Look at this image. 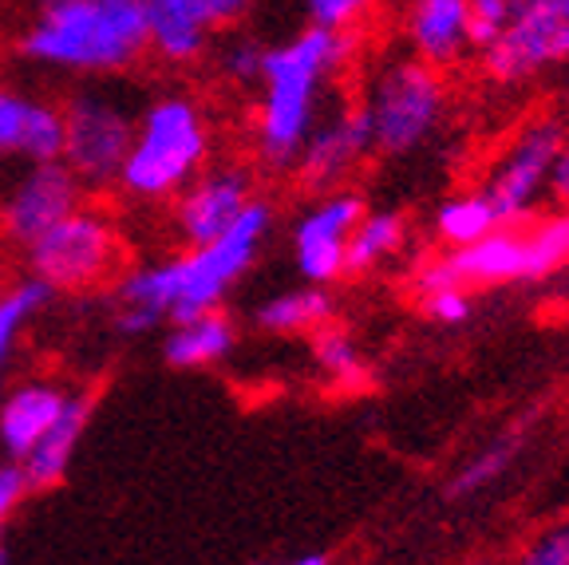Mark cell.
Returning <instances> with one entry per match:
<instances>
[{
    "label": "cell",
    "mask_w": 569,
    "mask_h": 565,
    "mask_svg": "<svg viewBox=\"0 0 569 565\" xmlns=\"http://www.w3.org/2000/svg\"><path fill=\"white\" fill-rule=\"evenodd\" d=\"M269 221H273V210L253 198L222 238L206 246H187V254L159 261V266L123 269L116 281V325L123 333H151L162 320L178 325V320L213 313L226 293L238 285V277L253 266L258 246L269 234Z\"/></svg>",
    "instance_id": "6da1fadb"
},
{
    "label": "cell",
    "mask_w": 569,
    "mask_h": 565,
    "mask_svg": "<svg viewBox=\"0 0 569 565\" xmlns=\"http://www.w3.org/2000/svg\"><path fill=\"white\" fill-rule=\"evenodd\" d=\"M352 56L348 32L312 24L297 40L261 52V111L258 147L269 167H293L305 135L317 127V91Z\"/></svg>",
    "instance_id": "7a4b0ae2"
},
{
    "label": "cell",
    "mask_w": 569,
    "mask_h": 565,
    "mask_svg": "<svg viewBox=\"0 0 569 565\" xmlns=\"http://www.w3.org/2000/svg\"><path fill=\"white\" fill-rule=\"evenodd\" d=\"M24 52L71 71H123L147 52L142 0H52L28 28Z\"/></svg>",
    "instance_id": "3957f363"
},
{
    "label": "cell",
    "mask_w": 569,
    "mask_h": 565,
    "mask_svg": "<svg viewBox=\"0 0 569 565\" xmlns=\"http://www.w3.org/2000/svg\"><path fill=\"white\" fill-rule=\"evenodd\" d=\"M210 159V127L190 99L170 96L142 116L127 162L119 170V190L134 202H167L187 182L202 175Z\"/></svg>",
    "instance_id": "277c9868"
},
{
    "label": "cell",
    "mask_w": 569,
    "mask_h": 565,
    "mask_svg": "<svg viewBox=\"0 0 569 565\" xmlns=\"http://www.w3.org/2000/svg\"><path fill=\"white\" fill-rule=\"evenodd\" d=\"M24 266L52 293H91L119 281L127 269V241L103 206L80 202L24 249Z\"/></svg>",
    "instance_id": "5b68a950"
},
{
    "label": "cell",
    "mask_w": 569,
    "mask_h": 565,
    "mask_svg": "<svg viewBox=\"0 0 569 565\" xmlns=\"http://www.w3.org/2000/svg\"><path fill=\"white\" fill-rule=\"evenodd\" d=\"M447 88L439 80V68L423 60H391L368 88V103L360 107L372 135V150L383 155H408L427 135L436 131L443 116Z\"/></svg>",
    "instance_id": "8992f818"
},
{
    "label": "cell",
    "mask_w": 569,
    "mask_h": 565,
    "mask_svg": "<svg viewBox=\"0 0 569 565\" xmlns=\"http://www.w3.org/2000/svg\"><path fill=\"white\" fill-rule=\"evenodd\" d=\"M63 111V155L68 170L83 190H107L119 182L127 150L134 142V123L127 111L99 96H76Z\"/></svg>",
    "instance_id": "52a82bcc"
},
{
    "label": "cell",
    "mask_w": 569,
    "mask_h": 565,
    "mask_svg": "<svg viewBox=\"0 0 569 565\" xmlns=\"http://www.w3.org/2000/svg\"><path fill=\"white\" fill-rule=\"evenodd\" d=\"M561 139H566V123L558 116L533 119V123H526L518 131V139L510 142L507 155L490 170L487 186L479 190L490 210H495L498 226L518 221L542 198V190H550V170L558 162Z\"/></svg>",
    "instance_id": "ba28073f"
},
{
    "label": "cell",
    "mask_w": 569,
    "mask_h": 565,
    "mask_svg": "<svg viewBox=\"0 0 569 565\" xmlns=\"http://www.w3.org/2000/svg\"><path fill=\"white\" fill-rule=\"evenodd\" d=\"M490 80L518 83L569 60V0H530L515 12L495 44L482 48Z\"/></svg>",
    "instance_id": "9c48e42d"
},
{
    "label": "cell",
    "mask_w": 569,
    "mask_h": 565,
    "mask_svg": "<svg viewBox=\"0 0 569 565\" xmlns=\"http://www.w3.org/2000/svg\"><path fill=\"white\" fill-rule=\"evenodd\" d=\"M83 202V182L63 159L28 162V170L0 198V241L28 249L40 234H48L60 218H68Z\"/></svg>",
    "instance_id": "30bf717a"
},
{
    "label": "cell",
    "mask_w": 569,
    "mask_h": 565,
    "mask_svg": "<svg viewBox=\"0 0 569 565\" xmlns=\"http://www.w3.org/2000/svg\"><path fill=\"white\" fill-rule=\"evenodd\" d=\"M365 218V198L352 190H329L293 230L297 269L309 285H329L345 274V246L356 221Z\"/></svg>",
    "instance_id": "8fae6325"
},
{
    "label": "cell",
    "mask_w": 569,
    "mask_h": 565,
    "mask_svg": "<svg viewBox=\"0 0 569 565\" xmlns=\"http://www.w3.org/2000/svg\"><path fill=\"white\" fill-rule=\"evenodd\" d=\"M253 202V182L241 167L206 170L174 195V230L187 246L222 238L238 214Z\"/></svg>",
    "instance_id": "7c38bea8"
},
{
    "label": "cell",
    "mask_w": 569,
    "mask_h": 565,
    "mask_svg": "<svg viewBox=\"0 0 569 565\" xmlns=\"http://www.w3.org/2000/svg\"><path fill=\"white\" fill-rule=\"evenodd\" d=\"M372 150V135H368L365 111H337L332 119H325L320 127H312L305 135L301 150H297V178H301L305 190H317V195H329L332 186H340L356 167Z\"/></svg>",
    "instance_id": "4fadbf2b"
},
{
    "label": "cell",
    "mask_w": 569,
    "mask_h": 565,
    "mask_svg": "<svg viewBox=\"0 0 569 565\" xmlns=\"http://www.w3.org/2000/svg\"><path fill=\"white\" fill-rule=\"evenodd\" d=\"M63 155V111L0 83V159L52 162Z\"/></svg>",
    "instance_id": "5bb4252c"
},
{
    "label": "cell",
    "mask_w": 569,
    "mask_h": 565,
    "mask_svg": "<svg viewBox=\"0 0 569 565\" xmlns=\"http://www.w3.org/2000/svg\"><path fill=\"white\" fill-rule=\"evenodd\" d=\"M403 28H408V44L416 60L431 63V68H447L471 48L467 0H411Z\"/></svg>",
    "instance_id": "9a60e30c"
},
{
    "label": "cell",
    "mask_w": 569,
    "mask_h": 565,
    "mask_svg": "<svg viewBox=\"0 0 569 565\" xmlns=\"http://www.w3.org/2000/svg\"><path fill=\"white\" fill-rule=\"evenodd\" d=\"M63 404H68V391L52 388L44 380H28L12 388L0 399V447L20 463L36 447V439L56 424Z\"/></svg>",
    "instance_id": "2e32d148"
},
{
    "label": "cell",
    "mask_w": 569,
    "mask_h": 565,
    "mask_svg": "<svg viewBox=\"0 0 569 565\" xmlns=\"http://www.w3.org/2000/svg\"><path fill=\"white\" fill-rule=\"evenodd\" d=\"M88 419H91V396H68V404H63V412L56 416V424L48 427V432L36 439V447L20 459L28 490H48V486H56L68 475L71 455H76L83 432H88Z\"/></svg>",
    "instance_id": "e0dca14e"
},
{
    "label": "cell",
    "mask_w": 569,
    "mask_h": 565,
    "mask_svg": "<svg viewBox=\"0 0 569 565\" xmlns=\"http://www.w3.org/2000/svg\"><path fill=\"white\" fill-rule=\"evenodd\" d=\"M459 285H498L526 277V238L515 230H490L471 246H459L447 257Z\"/></svg>",
    "instance_id": "ac0fdd59"
},
{
    "label": "cell",
    "mask_w": 569,
    "mask_h": 565,
    "mask_svg": "<svg viewBox=\"0 0 569 565\" xmlns=\"http://www.w3.org/2000/svg\"><path fill=\"white\" fill-rule=\"evenodd\" d=\"M142 17H147V48H154L162 60L190 63L202 56L210 28L194 17L187 0H142Z\"/></svg>",
    "instance_id": "d6986e66"
},
{
    "label": "cell",
    "mask_w": 569,
    "mask_h": 565,
    "mask_svg": "<svg viewBox=\"0 0 569 565\" xmlns=\"http://www.w3.org/2000/svg\"><path fill=\"white\" fill-rule=\"evenodd\" d=\"M233 333L230 317L226 313H202L194 320H178L174 333L167 336V360L174 368H206V364H218L233 353Z\"/></svg>",
    "instance_id": "ffe728a7"
},
{
    "label": "cell",
    "mask_w": 569,
    "mask_h": 565,
    "mask_svg": "<svg viewBox=\"0 0 569 565\" xmlns=\"http://www.w3.org/2000/svg\"><path fill=\"white\" fill-rule=\"evenodd\" d=\"M332 317V297L320 285L312 289H293V293H277L258 309V325L266 333L277 336H293V333H317Z\"/></svg>",
    "instance_id": "44dd1931"
},
{
    "label": "cell",
    "mask_w": 569,
    "mask_h": 565,
    "mask_svg": "<svg viewBox=\"0 0 569 565\" xmlns=\"http://www.w3.org/2000/svg\"><path fill=\"white\" fill-rule=\"evenodd\" d=\"M403 246V218L400 214H368L356 221L345 246V274H365L383 266Z\"/></svg>",
    "instance_id": "7402d4cb"
},
{
    "label": "cell",
    "mask_w": 569,
    "mask_h": 565,
    "mask_svg": "<svg viewBox=\"0 0 569 565\" xmlns=\"http://www.w3.org/2000/svg\"><path fill=\"white\" fill-rule=\"evenodd\" d=\"M48 297H52V289L32 274L20 277V281H9V289H4V297H0V368L9 364L24 325L44 309Z\"/></svg>",
    "instance_id": "603a6c76"
},
{
    "label": "cell",
    "mask_w": 569,
    "mask_h": 565,
    "mask_svg": "<svg viewBox=\"0 0 569 565\" xmlns=\"http://www.w3.org/2000/svg\"><path fill=\"white\" fill-rule=\"evenodd\" d=\"M495 226H498L495 210H490L482 195L451 198V202H443V206H439V214H436V234L455 249L479 241L482 234H490Z\"/></svg>",
    "instance_id": "cb8c5ba5"
},
{
    "label": "cell",
    "mask_w": 569,
    "mask_h": 565,
    "mask_svg": "<svg viewBox=\"0 0 569 565\" xmlns=\"http://www.w3.org/2000/svg\"><path fill=\"white\" fill-rule=\"evenodd\" d=\"M526 238V277H546L569 261V206L561 214L538 221V230Z\"/></svg>",
    "instance_id": "d4e9b609"
},
{
    "label": "cell",
    "mask_w": 569,
    "mask_h": 565,
    "mask_svg": "<svg viewBox=\"0 0 569 565\" xmlns=\"http://www.w3.org/2000/svg\"><path fill=\"white\" fill-rule=\"evenodd\" d=\"M312 360L340 388H356V384L365 380V360H360L356 345L340 328H317V336H312Z\"/></svg>",
    "instance_id": "484cf974"
},
{
    "label": "cell",
    "mask_w": 569,
    "mask_h": 565,
    "mask_svg": "<svg viewBox=\"0 0 569 565\" xmlns=\"http://www.w3.org/2000/svg\"><path fill=\"white\" fill-rule=\"evenodd\" d=\"M518 455V439L515 435H507V439H498V443H490V447H482L479 455H475L467 467L455 475V483H451V495L455 498H467V495H475V490H482L487 483H495L502 470L510 467V459Z\"/></svg>",
    "instance_id": "4316f807"
},
{
    "label": "cell",
    "mask_w": 569,
    "mask_h": 565,
    "mask_svg": "<svg viewBox=\"0 0 569 565\" xmlns=\"http://www.w3.org/2000/svg\"><path fill=\"white\" fill-rule=\"evenodd\" d=\"M515 0H467V40L475 52L495 44L502 28L515 20Z\"/></svg>",
    "instance_id": "83f0119b"
},
{
    "label": "cell",
    "mask_w": 569,
    "mask_h": 565,
    "mask_svg": "<svg viewBox=\"0 0 569 565\" xmlns=\"http://www.w3.org/2000/svg\"><path fill=\"white\" fill-rule=\"evenodd\" d=\"M372 4L376 0H309V12H312V24L332 28V32H348V28L368 17Z\"/></svg>",
    "instance_id": "f1b7e54d"
},
{
    "label": "cell",
    "mask_w": 569,
    "mask_h": 565,
    "mask_svg": "<svg viewBox=\"0 0 569 565\" xmlns=\"http://www.w3.org/2000/svg\"><path fill=\"white\" fill-rule=\"evenodd\" d=\"M423 309H427V317L439 320V325H462V320L471 317V297H467L462 285H455V289H436V293H427Z\"/></svg>",
    "instance_id": "f546056e"
},
{
    "label": "cell",
    "mask_w": 569,
    "mask_h": 565,
    "mask_svg": "<svg viewBox=\"0 0 569 565\" xmlns=\"http://www.w3.org/2000/svg\"><path fill=\"white\" fill-rule=\"evenodd\" d=\"M24 495H28V483H24L20 463H0V534H4V522L12 518V511H17ZM0 565H9L4 546H0Z\"/></svg>",
    "instance_id": "4dcf8cb0"
},
{
    "label": "cell",
    "mask_w": 569,
    "mask_h": 565,
    "mask_svg": "<svg viewBox=\"0 0 569 565\" xmlns=\"http://www.w3.org/2000/svg\"><path fill=\"white\" fill-rule=\"evenodd\" d=\"M518 565H569V526L550 531L546 538L533 542Z\"/></svg>",
    "instance_id": "1f68e13d"
},
{
    "label": "cell",
    "mask_w": 569,
    "mask_h": 565,
    "mask_svg": "<svg viewBox=\"0 0 569 565\" xmlns=\"http://www.w3.org/2000/svg\"><path fill=\"white\" fill-rule=\"evenodd\" d=\"M194 17L202 20L206 28H222V24H233L241 12L249 9V0H187Z\"/></svg>",
    "instance_id": "d6a6232c"
},
{
    "label": "cell",
    "mask_w": 569,
    "mask_h": 565,
    "mask_svg": "<svg viewBox=\"0 0 569 565\" xmlns=\"http://www.w3.org/2000/svg\"><path fill=\"white\" fill-rule=\"evenodd\" d=\"M226 76L238 83H258L261 80V48L253 44H238L226 56Z\"/></svg>",
    "instance_id": "836d02e7"
},
{
    "label": "cell",
    "mask_w": 569,
    "mask_h": 565,
    "mask_svg": "<svg viewBox=\"0 0 569 565\" xmlns=\"http://www.w3.org/2000/svg\"><path fill=\"white\" fill-rule=\"evenodd\" d=\"M550 195L558 198L561 206H569V127H566V139H561L558 162H553V170H550Z\"/></svg>",
    "instance_id": "e575fe53"
},
{
    "label": "cell",
    "mask_w": 569,
    "mask_h": 565,
    "mask_svg": "<svg viewBox=\"0 0 569 565\" xmlns=\"http://www.w3.org/2000/svg\"><path fill=\"white\" fill-rule=\"evenodd\" d=\"M277 565H329L325 554H305V557H293V562H277Z\"/></svg>",
    "instance_id": "d590c367"
},
{
    "label": "cell",
    "mask_w": 569,
    "mask_h": 565,
    "mask_svg": "<svg viewBox=\"0 0 569 565\" xmlns=\"http://www.w3.org/2000/svg\"><path fill=\"white\" fill-rule=\"evenodd\" d=\"M4 289H9V277L0 274V297H4Z\"/></svg>",
    "instance_id": "8d00e7d4"
},
{
    "label": "cell",
    "mask_w": 569,
    "mask_h": 565,
    "mask_svg": "<svg viewBox=\"0 0 569 565\" xmlns=\"http://www.w3.org/2000/svg\"><path fill=\"white\" fill-rule=\"evenodd\" d=\"M522 4H530V0H515V9H522Z\"/></svg>",
    "instance_id": "74e56055"
},
{
    "label": "cell",
    "mask_w": 569,
    "mask_h": 565,
    "mask_svg": "<svg viewBox=\"0 0 569 565\" xmlns=\"http://www.w3.org/2000/svg\"><path fill=\"white\" fill-rule=\"evenodd\" d=\"M44 4H52V0H44Z\"/></svg>",
    "instance_id": "f35d334b"
}]
</instances>
